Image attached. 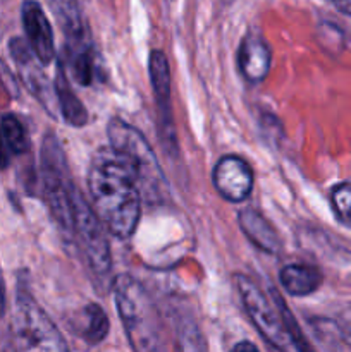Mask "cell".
Here are the masks:
<instances>
[{"instance_id": "cell-11", "label": "cell", "mask_w": 351, "mask_h": 352, "mask_svg": "<svg viewBox=\"0 0 351 352\" xmlns=\"http://www.w3.org/2000/svg\"><path fill=\"white\" fill-rule=\"evenodd\" d=\"M240 227L244 236L257 248L268 254H279L282 251V241L277 230L262 213L248 208L240 213Z\"/></svg>"}, {"instance_id": "cell-10", "label": "cell", "mask_w": 351, "mask_h": 352, "mask_svg": "<svg viewBox=\"0 0 351 352\" xmlns=\"http://www.w3.org/2000/svg\"><path fill=\"white\" fill-rule=\"evenodd\" d=\"M270 48L260 34H250V36L244 38L240 47L237 62H240L241 72L248 81H264L265 76L268 74V69H270Z\"/></svg>"}, {"instance_id": "cell-16", "label": "cell", "mask_w": 351, "mask_h": 352, "mask_svg": "<svg viewBox=\"0 0 351 352\" xmlns=\"http://www.w3.org/2000/svg\"><path fill=\"white\" fill-rule=\"evenodd\" d=\"M109 318L102 306L88 305L81 309L78 315V323H76V333L85 340L88 346H98L109 333Z\"/></svg>"}, {"instance_id": "cell-15", "label": "cell", "mask_w": 351, "mask_h": 352, "mask_svg": "<svg viewBox=\"0 0 351 352\" xmlns=\"http://www.w3.org/2000/svg\"><path fill=\"white\" fill-rule=\"evenodd\" d=\"M55 96H57L58 110H61L62 117H64L65 122L69 126L81 127L88 122V112H86L85 105L81 103V100L76 96V93L72 91L71 85H69L67 78L64 74V67L58 65L57 74H55V82H54Z\"/></svg>"}, {"instance_id": "cell-1", "label": "cell", "mask_w": 351, "mask_h": 352, "mask_svg": "<svg viewBox=\"0 0 351 352\" xmlns=\"http://www.w3.org/2000/svg\"><path fill=\"white\" fill-rule=\"evenodd\" d=\"M88 188L93 210L117 239H129L141 217V196L136 177L112 146L100 148L92 158Z\"/></svg>"}, {"instance_id": "cell-20", "label": "cell", "mask_w": 351, "mask_h": 352, "mask_svg": "<svg viewBox=\"0 0 351 352\" xmlns=\"http://www.w3.org/2000/svg\"><path fill=\"white\" fill-rule=\"evenodd\" d=\"M9 146H7L6 143V138H3L2 134V127H0V170H3V168H7V165H9Z\"/></svg>"}, {"instance_id": "cell-17", "label": "cell", "mask_w": 351, "mask_h": 352, "mask_svg": "<svg viewBox=\"0 0 351 352\" xmlns=\"http://www.w3.org/2000/svg\"><path fill=\"white\" fill-rule=\"evenodd\" d=\"M47 2L54 12L55 19L61 24L62 31H64L65 40L89 36L78 0H47Z\"/></svg>"}, {"instance_id": "cell-2", "label": "cell", "mask_w": 351, "mask_h": 352, "mask_svg": "<svg viewBox=\"0 0 351 352\" xmlns=\"http://www.w3.org/2000/svg\"><path fill=\"white\" fill-rule=\"evenodd\" d=\"M234 284L255 329L272 347L279 351L310 349L277 292L274 291L275 301H270V298L250 277L241 274L234 275Z\"/></svg>"}, {"instance_id": "cell-21", "label": "cell", "mask_w": 351, "mask_h": 352, "mask_svg": "<svg viewBox=\"0 0 351 352\" xmlns=\"http://www.w3.org/2000/svg\"><path fill=\"white\" fill-rule=\"evenodd\" d=\"M334 3H336V7L341 12L351 16V0H334Z\"/></svg>"}, {"instance_id": "cell-12", "label": "cell", "mask_w": 351, "mask_h": 352, "mask_svg": "<svg viewBox=\"0 0 351 352\" xmlns=\"http://www.w3.org/2000/svg\"><path fill=\"white\" fill-rule=\"evenodd\" d=\"M64 57L76 81L83 86L92 85L95 79V55L89 36L65 40Z\"/></svg>"}, {"instance_id": "cell-6", "label": "cell", "mask_w": 351, "mask_h": 352, "mask_svg": "<svg viewBox=\"0 0 351 352\" xmlns=\"http://www.w3.org/2000/svg\"><path fill=\"white\" fill-rule=\"evenodd\" d=\"M14 337L23 349L67 351L64 337L26 289L17 291Z\"/></svg>"}, {"instance_id": "cell-23", "label": "cell", "mask_w": 351, "mask_h": 352, "mask_svg": "<svg viewBox=\"0 0 351 352\" xmlns=\"http://www.w3.org/2000/svg\"><path fill=\"white\" fill-rule=\"evenodd\" d=\"M234 351H257V346L251 342H240L233 347Z\"/></svg>"}, {"instance_id": "cell-3", "label": "cell", "mask_w": 351, "mask_h": 352, "mask_svg": "<svg viewBox=\"0 0 351 352\" xmlns=\"http://www.w3.org/2000/svg\"><path fill=\"white\" fill-rule=\"evenodd\" d=\"M114 296L131 347L141 352L164 349L160 315L143 285L131 275H117Z\"/></svg>"}, {"instance_id": "cell-5", "label": "cell", "mask_w": 351, "mask_h": 352, "mask_svg": "<svg viewBox=\"0 0 351 352\" xmlns=\"http://www.w3.org/2000/svg\"><path fill=\"white\" fill-rule=\"evenodd\" d=\"M41 181L43 195L55 222L72 232V186L61 143L54 134H47L41 143Z\"/></svg>"}, {"instance_id": "cell-9", "label": "cell", "mask_w": 351, "mask_h": 352, "mask_svg": "<svg viewBox=\"0 0 351 352\" xmlns=\"http://www.w3.org/2000/svg\"><path fill=\"white\" fill-rule=\"evenodd\" d=\"M21 17H23V26L24 31H26L28 43H30L31 50L34 52L41 65H48L54 58L55 50L54 33H52V26L47 14L43 12V9H41L36 0H24Z\"/></svg>"}, {"instance_id": "cell-4", "label": "cell", "mask_w": 351, "mask_h": 352, "mask_svg": "<svg viewBox=\"0 0 351 352\" xmlns=\"http://www.w3.org/2000/svg\"><path fill=\"white\" fill-rule=\"evenodd\" d=\"M110 146L124 158L136 177L138 188L145 199L162 203L169 195V184L158 165L153 150L143 134L123 119H112L107 126Z\"/></svg>"}, {"instance_id": "cell-14", "label": "cell", "mask_w": 351, "mask_h": 352, "mask_svg": "<svg viewBox=\"0 0 351 352\" xmlns=\"http://www.w3.org/2000/svg\"><path fill=\"white\" fill-rule=\"evenodd\" d=\"M281 284L286 292L296 298H305L313 294L322 284V274L315 267L303 263L288 265L281 270Z\"/></svg>"}, {"instance_id": "cell-19", "label": "cell", "mask_w": 351, "mask_h": 352, "mask_svg": "<svg viewBox=\"0 0 351 352\" xmlns=\"http://www.w3.org/2000/svg\"><path fill=\"white\" fill-rule=\"evenodd\" d=\"M332 206L339 222L351 227V184L344 182L332 189Z\"/></svg>"}, {"instance_id": "cell-18", "label": "cell", "mask_w": 351, "mask_h": 352, "mask_svg": "<svg viewBox=\"0 0 351 352\" xmlns=\"http://www.w3.org/2000/svg\"><path fill=\"white\" fill-rule=\"evenodd\" d=\"M0 127H2V134L6 138L10 153L23 155L28 150V138L21 120L12 113H7V116L2 117Z\"/></svg>"}, {"instance_id": "cell-8", "label": "cell", "mask_w": 351, "mask_h": 352, "mask_svg": "<svg viewBox=\"0 0 351 352\" xmlns=\"http://www.w3.org/2000/svg\"><path fill=\"white\" fill-rule=\"evenodd\" d=\"M213 186L224 199L241 203L253 189V170L250 164L236 155H226L213 168Z\"/></svg>"}, {"instance_id": "cell-7", "label": "cell", "mask_w": 351, "mask_h": 352, "mask_svg": "<svg viewBox=\"0 0 351 352\" xmlns=\"http://www.w3.org/2000/svg\"><path fill=\"white\" fill-rule=\"evenodd\" d=\"M72 234L78 237L89 268L98 275L107 274L112 267L107 229L76 188L72 191Z\"/></svg>"}, {"instance_id": "cell-22", "label": "cell", "mask_w": 351, "mask_h": 352, "mask_svg": "<svg viewBox=\"0 0 351 352\" xmlns=\"http://www.w3.org/2000/svg\"><path fill=\"white\" fill-rule=\"evenodd\" d=\"M3 311H6V289H3V280L0 275V318L3 316Z\"/></svg>"}, {"instance_id": "cell-13", "label": "cell", "mask_w": 351, "mask_h": 352, "mask_svg": "<svg viewBox=\"0 0 351 352\" xmlns=\"http://www.w3.org/2000/svg\"><path fill=\"white\" fill-rule=\"evenodd\" d=\"M148 71H150L151 86H153L155 98L162 112V120L172 127L171 119V71L169 60L162 50H151L148 58Z\"/></svg>"}]
</instances>
